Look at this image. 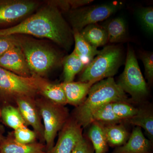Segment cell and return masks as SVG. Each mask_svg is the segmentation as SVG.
I'll list each match as a JSON object with an SVG mask.
<instances>
[{
    "label": "cell",
    "instance_id": "6da1fadb",
    "mask_svg": "<svg viewBox=\"0 0 153 153\" xmlns=\"http://www.w3.org/2000/svg\"><path fill=\"white\" fill-rule=\"evenodd\" d=\"M28 35L46 38L66 50L71 48L73 33L59 9L52 4L13 27L0 30V36Z\"/></svg>",
    "mask_w": 153,
    "mask_h": 153
},
{
    "label": "cell",
    "instance_id": "7a4b0ae2",
    "mask_svg": "<svg viewBox=\"0 0 153 153\" xmlns=\"http://www.w3.org/2000/svg\"><path fill=\"white\" fill-rule=\"evenodd\" d=\"M85 101L76 107L73 118L82 128L91 123L92 114L104 105L115 102H131L130 100L113 77L96 82L91 87Z\"/></svg>",
    "mask_w": 153,
    "mask_h": 153
},
{
    "label": "cell",
    "instance_id": "3957f363",
    "mask_svg": "<svg viewBox=\"0 0 153 153\" xmlns=\"http://www.w3.org/2000/svg\"><path fill=\"white\" fill-rule=\"evenodd\" d=\"M123 59V54L120 47L114 45L104 47L83 69L79 81L94 84L102 79L113 77L117 73Z\"/></svg>",
    "mask_w": 153,
    "mask_h": 153
},
{
    "label": "cell",
    "instance_id": "277c9868",
    "mask_svg": "<svg viewBox=\"0 0 153 153\" xmlns=\"http://www.w3.org/2000/svg\"><path fill=\"white\" fill-rule=\"evenodd\" d=\"M15 37L32 76L42 77L59 63L60 57L55 50L35 40Z\"/></svg>",
    "mask_w": 153,
    "mask_h": 153
},
{
    "label": "cell",
    "instance_id": "5b68a950",
    "mask_svg": "<svg viewBox=\"0 0 153 153\" xmlns=\"http://www.w3.org/2000/svg\"><path fill=\"white\" fill-rule=\"evenodd\" d=\"M47 80L39 76L24 77L0 67V91L14 97L34 98Z\"/></svg>",
    "mask_w": 153,
    "mask_h": 153
},
{
    "label": "cell",
    "instance_id": "8992f818",
    "mask_svg": "<svg viewBox=\"0 0 153 153\" xmlns=\"http://www.w3.org/2000/svg\"><path fill=\"white\" fill-rule=\"evenodd\" d=\"M44 121V142L46 150L49 152L54 146L55 138L69 118L68 110L64 105L56 104L48 100H36Z\"/></svg>",
    "mask_w": 153,
    "mask_h": 153
},
{
    "label": "cell",
    "instance_id": "52a82bcc",
    "mask_svg": "<svg viewBox=\"0 0 153 153\" xmlns=\"http://www.w3.org/2000/svg\"><path fill=\"white\" fill-rule=\"evenodd\" d=\"M117 83L126 93L131 96V100L136 102L141 101L149 94L146 83L131 47L128 49L125 68Z\"/></svg>",
    "mask_w": 153,
    "mask_h": 153
},
{
    "label": "cell",
    "instance_id": "ba28073f",
    "mask_svg": "<svg viewBox=\"0 0 153 153\" xmlns=\"http://www.w3.org/2000/svg\"><path fill=\"white\" fill-rule=\"evenodd\" d=\"M121 6L117 2H113L75 9L69 15L73 30L79 32L88 25L97 24L108 19L119 10Z\"/></svg>",
    "mask_w": 153,
    "mask_h": 153
},
{
    "label": "cell",
    "instance_id": "9c48e42d",
    "mask_svg": "<svg viewBox=\"0 0 153 153\" xmlns=\"http://www.w3.org/2000/svg\"><path fill=\"white\" fill-rule=\"evenodd\" d=\"M82 128L73 118H68L60 131L57 142L49 153H71L83 137Z\"/></svg>",
    "mask_w": 153,
    "mask_h": 153
},
{
    "label": "cell",
    "instance_id": "30bf717a",
    "mask_svg": "<svg viewBox=\"0 0 153 153\" xmlns=\"http://www.w3.org/2000/svg\"><path fill=\"white\" fill-rule=\"evenodd\" d=\"M38 6V3L32 1H0V24L18 21L31 13Z\"/></svg>",
    "mask_w": 153,
    "mask_h": 153
},
{
    "label": "cell",
    "instance_id": "8fae6325",
    "mask_svg": "<svg viewBox=\"0 0 153 153\" xmlns=\"http://www.w3.org/2000/svg\"><path fill=\"white\" fill-rule=\"evenodd\" d=\"M15 100L18 108L27 126L30 125L33 128L40 143H43L45 142L44 125L41 122L42 117L36 100L30 97H19Z\"/></svg>",
    "mask_w": 153,
    "mask_h": 153
},
{
    "label": "cell",
    "instance_id": "7c38bea8",
    "mask_svg": "<svg viewBox=\"0 0 153 153\" xmlns=\"http://www.w3.org/2000/svg\"><path fill=\"white\" fill-rule=\"evenodd\" d=\"M0 67L24 77L32 76L24 53L17 43L0 56Z\"/></svg>",
    "mask_w": 153,
    "mask_h": 153
},
{
    "label": "cell",
    "instance_id": "4fadbf2b",
    "mask_svg": "<svg viewBox=\"0 0 153 153\" xmlns=\"http://www.w3.org/2000/svg\"><path fill=\"white\" fill-rule=\"evenodd\" d=\"M152 149L153 143L145 137L141 128L136 126L126 143L115 148L111 153H152Z\"/></svg>",
    "mask_w": 153,
    "mask_h": 153
},
{
    "label": "cell",
    "instance_id": "5bb4252c",
    "mask_svg": "<svg viewBox=\"0 0 153 153\" xmlns=\"http://www.w3.org/2000/svg\"><path fill=\"white\" fill-rule=\"evenodd\" d=\"M0 153H49L46 146L41 143H20L17 142L13 133L0 143Z\"/></svg>",
    "mask_w": 153,
    "mask_h": 153
},
{
    "label": "cell",
    "instance_id": "9a60e30c",
    "mask_svg": "<svg viewBox=\"0 0 153 153\" xmlns=\"http://www.w3.org/2000/svg\"><path fill=\"white\" fill-rule=\"evenodd\" d=\"M66 95L67 104L79 106L86 98L91 87V82H72L61 83Z\"/></svg>",
    "mask_w": 153,
    "mask_h": 153
},
{
    "label": "cell",
    "instance_id": "2e32d148",
    "mask_svg": "<svg viewBox=\"0 0 153 153\" xmlns=\"http://www.w3.org/2000/svg\"><path fill=\"white\" fill-rule=\"evenodd\" d=\"M72 33L75 43L73 52L86 66L98 55L100 50H97V48L88 43L78 31L73 30Z\"/></svg>",
    "mask_w": 153,
    "mask_h": 153
},
{
    "label": "cell",
    "instance_id": "e0dca14e",
    "mask_svg": "<svg viewBox=\"0 0 153 153\" xmlns=\"http://www.w3.org/2000/svg\"><path fill=\"white\" fill-rule=\"evenodd\" d=\"M88 132V139L90 141L94 153H105L108 151V145L105 134L103 125L93 121L89 125Z\"/></svg>",
    "mask_w": 153,
    "mask_h": 153
},
{
    "label": "cell",
    "instance_id": "ac0fdd59",
    "mask_svg": "<svg viewBox=\"0 0 153 153\" xmlns=\"http://www.w3.org/2000/svg\"><path fill=\"white\" fill-rule=\"evenodd\" d=\"M79 33L88 43L97 48L104 46L108 42L107 33L105 29L97 24L88 25Z\"/></svg>",
    "mask_w": 153,
    "mask_h": 153
},
{
    "label": "cell",
    "instance_id": "d6986e66",
    "mask_svg": "<svg viewBox=\"0 0 153 153\" xmlns=\"http://www.w3.org/2000/svg\"><path fill=\"white\" fill-rule=\"evenodd\" d=\"M107 33L108 42L119 43L124 41L127 37L125 21L121 17L108 20L102 26Z\"/></svg>",
    "mask_w": 153,
    "mask_h": 153
},
{
    "label": "cell",
    "instance_id": "ffe728a7",
    "mask_svg": "<svg viewBox=\"0 0 153 153\" xmlns=\"http://www.w3.org/2000/svg\"><path fill=\"white\" fill-rule=\"evenodd\" d=\"M103 128L108 144L112 147L123 146L127 141L130 136L123 123L103 126Z\"/></svg>",
    "mask_w": 153,
    "mask_h": 153
},
{
    "label": "cell",
    "instance_id": "44dd1931",
    "mask_svg": "<svg viewBox=\"0 0 153 153\" xmlns=\"http://www.w3.org/2000/svg\"><path fill=\"white\" fill-rule=\"evenodd\" d=\"M126 122L130 124L143 128L148 138L153 143V114L152 110L148 108H138L137 114Z\"/></svg>",
    "mask_w": 153,
    "mask_h": 153
},
{
    "label": "cell",
    "instance_id": "7402d4cb",
    "mask_svg": "<svg viewBox=\"0 0 153 153\" xmlns=\"http://www.w3.org/2000/svg\"><path fill=\"white\" fill-rule=\"evenodd\" d=\"M65 82L73 81L75 76L85 67V64L74 52L65 57L63 61Z\"/></svg>",
    "mask_w": 153,
    "mask_h": 153
},
{
    "label": "cell",
    "instance_id": "603a6c76",
    "mask_svg": "<svg viewBox=\"0 0 153 153\" xmlns=\"http://www.w3.org/2000/svg\"><path fill=\"white\" fill-rule=\"evenodd\" d=\"M111 103H107L95 110L91 116V123L97 121L103 126H108L124 122L123 120L115 114Z\"/></svg>",
    "mask_w": 153,
    "mask_h": 153
},
{
    "label": "cell",
    "instance_id": "cb8c5ba5",
    "mask_svg": "<svg viewBox=\"0 0 153 153\" xmlns=\"http://www.w3.org/2000/svg\"><path fill=\"white\" fill-rule=\"evenodd\" d=\"M0 117L6 125L14 130L21 127L27 126L19 109L13 105L3 107L0 110Z\"/></svg>",
    "mask_w": 153,
    "mask_h": 153
},
{
    "label": "cell",
    "instance_id": "d4e9b609",
    "mask_svg": "<svg viewBox=\"0 0 153 153\" xmlns=\"http://www.w3.org/2000/svg\"><path fill=\"white\" fill-rule=\"evenodd\" d=\"M40 94L54 103L63 105L67 104L66 95L61 83L52 84L47 81L41 88Z\"/></svg>",
    "mask_w": 153,
    "mask_h": 153
},
{
    "label": "cell",
    "instance_id": "484cf974",
    "mask_svg": "<svg viewBox=\"0 0 153 153\" xmlns=\"http://www.w3.org/2000/svg\"><path fill=\"white\" fill-rule=\"evenodd\" d=\"M113 110L118 117L126 122L137 114L138 108L133 106L130 102L118 101L112 102Z\"/></svg>",
    "mask_w": 153,
    "mask_h": 153
},
{
    "label": "cell",
    "instance_id": "4316f807",
    "mask_svg": "<svg viewBox=\"0 0 153 153\" xmlns=\"http://www.w3.org/2000/svg\"><path fill=\"white\" fill-rule=\"evenodd\" d=\"M137 16L141 25L146 32L153 33V9L152 7L141 8L137 12Z\"/></svg>",
    "mask_w": 153,
    "mask_h": 153
},
{
    "label": "cell",
    "instance_id": "83f0119b",
    "mask_svg": "<svg viewBox=\"0 0 153 153\" xmlns=\"http://www.w3.org/2000/svg\"><path fill=\"white\" fill-rule=\"evenodd\" d=\"M13 136L17 142L25 144L36 142L37 138L35 132L29 129L27 126L16 129L14 130Z\"/></svg>",
    "mask_w": 153,
    "mask_h": 153
},
{
    "label": "cell",
    "instance_id": "f1b7e54d",
    "mask_svg": "<svg viewBox=\"0 0 153 153\" xmlns=\"http://www.w3.org/2000/svg\"><path fill=\"white\" fill-rule=\"evenodd\" d=\"M93 1L91 0H75V1H59L52 2V4L57 8H60L64 10L69 9H76L89 4Z\"/></svg>",
    "mask_w": 153,
    "mask_h": 153
},
{
    "label": "cell",
    "instance_id": "f546056e",
    "mask_svg": "<svg viewBox=\"0 0 153 153\" xmlns=\"http://www.w3.org/2000/svg\"><path fill=\"white\" fill-rule=\"evenodd\" d=\"M140 58L144 67L146 78L150 83H152L153 80V52H143L141 55Z\"/></svg>",
    "mask_w": 153,
    "mask_h": 153
},
{
    "label": "cell",
    "instance_id": "4dcf8cb0",
    "mask_svg": "<svg viewBox=\"0 0 153 153\" xmlns=\"http://www.w3.org/2000/svg\"><path fill=\"white\" fill-rule=\"evenodd\" d=\"M71 153H94V150L88 138L83 136L76 144Z\"/></svg>",
    "mask_w": 153,
    "mask_h": 153
},
{
    "label": "cell",
    "instance_id": "1f68e13d",
    "mask_svg": "<svg viewBox=\"0 0 153 153\" xmlns=\"http://www.w3.org/2000/svg\"><path fill=\"white\" fill-rule=\"evenodd\" d=\"M16 44L15 36H0V56Z\"/></svg>",
    "mask_w": 153,
    "mask_h": 153
},
{
    "label": "cell",
    "instance_id": "d6a6232c",
    "mask_svg": "<svg viewBox=\"0 0 153 153\" xmlns=\"http://www.w3.org/2000/svg\"><path fill=\"white\" fill-rule=\"evenodd\" d=\"M4 133V129L2 126H0V143L4 140L5 137L3 135Z\"/></svg>",
    "mask_w": 153,
    "mask_h": 153
},
{
    "label": "cell",
    "instance_id": "836d02e7",
    "mask_svg": "<svg viewBox=\"0 0 153 153\" xmlns=\"http://www.w3.org/2000/svg\"></svg>",
    "mask_w": 153,
    "mask_h": 153
}]
</instances>
